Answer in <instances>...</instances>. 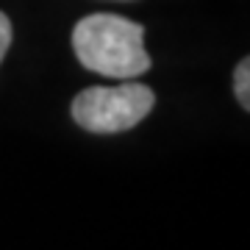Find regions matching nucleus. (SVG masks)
I'll return each mask as SVG.
<instances>
[{
	"mask_svg": "<svg viewBox=\"0 0 250 250\" xmlns=\"http://www.w3.org/2000/svg\"><path fill=\"white\" fill-rule=\"evenodd\" d=\"M78 62L106 78L131 81L150 70L145 50V28L120 14H89L72 31Z\"/></svg>",
	"mask_w": 250,
	"mask_h": 250,
	"instance_id": "1",
	"label": "nucleus"
},
{
	"mask_svg": "<svg viewBox=\"0 0 250 250\" xmlns=\"http://www.w3.org/2000/svg\"><path fill=\"white\" fill-rule=\"evenodd\" d=\"M156 95L142 83L89 86L72 100V120L92 134H120L145 120L153 111Z\"/></svg>",
	"mask_w": 250,
	"mask_h": 250,
	"instance_id": "2",
	"label": "nucleus"
},
{
	"mask_svg": "<svg viewBox=\"0 0 250 250\" xmlns=\"http://www.w3.org/2000/svg\"><path fill=\"white\" fill-rule=\"evenodd\" d=\"M233 92H236V100H239L245 108H250V62L242 59L236 72H233Z\"/></svg>",
	"mask_w": 250,
	"mask_h": 250,
	"instance_id": "3",
	"label": "nucleus"
},
{
	"mask_svg": "<svg viewBox=\"0 0 250 250\" xmlns=\"http://www.w3.org/2000/svg\"><path fill=\"white\" fill-rule=\"evenodd\" d=\"M9 45H11V22L0 11V62H3V56L9 53Z\"/></svg>",
	"mask_w": 250,
	"mask_h": 250,
	"instance_id": "4",
	"label": "nucleus"
}]
</instances>
